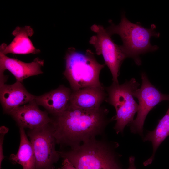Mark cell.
Returning a JSON list of instances; mask_svg holds the SVG:
<instances>
[{
	"mask_svg": "<svg viewBox=\"0 0 169 169\" xmlns=\"http://www.w3.org/2000/svg\"><path fill=\"white\" fill-rule=\"evenodd\" d=\"M108 113L104 107L86 110L68 104L64 111L52 119L57 144L73 148L91 138L104 135L107 126L114 120V117H108Z\"/></svg>",
	"mask_w": 169,
	"mask_h": 169,
	"instance_id": "obj_1",
	"label": "cell"
},
{
	"mask_svg": "<svg viewBox=\"0 0 169 169\" xmlns=\"http://www.w3.org/2000/svg\"><path fill=\"white\" fill-rule=\"evenodd\" d=\"M119 146L104 136L59 153L61 158L67 159L77 169H123L120 160L122 155L117 151Z\"/></svg>",
	"mask_w": 169,
	"mask_h": 169,
	"instance_id": "obj_2",
	"label": "cell"
},
{
	"mask_svg": "<svg viewBox=\"0 0 169 169\" xmlns=\"http://www.w3.org/2000/svg\"><path fill=\"white\" fill-rule=\"evenodd\" d=\"M109 22L110 25L106 29L107 32L111 36L114 34L120 36L123 42L121 46L127 58H132L137 65L141 64L140 55L158 49L157 46L152 45L150 43L151 37L158 38L160 36L155 31L154 24L149 28H146L140 23L131 22L124 13L118 24H115L111 20Z\"/></svg>",
	"mask_w": 169,
	"mask_h": 169,
	"instance_id": "obj_3",
	"label": "cell"
},
{
	"mask_svg": "<svg viewBox=\"0 0 169 169\" xmlns=\"http://www.w3.org/2000/svg\"><path fill=\"white\" fill-rule=\"evenodd\" d=\"M65 59V69L63 74L72 91L87 87H104L100 82L99 76L105 64L99 63L90 50L84 53L69 47Z\"/></svg>",
	"mask_w": 169,
	"mask_h": 169,
	"instance_id": "obj_4",
	"label": "cell"
},
{
	"mask_svg": "<svg viewBox=\"0 0 169 169\" xmlns=\"http://www.w3.org/2000/svg\"><path fill=\"white\" fill-rule=\"evenodd\" d=\"M140 86L134 78L120 84L113 82L105 88L107 93L105 101L115 108L116 120L114 129L117 134H123L125 128L133 120L138 110V105L134 99L133 93Z\"/></svg>",
	"mask_w": 169,
	"mask_h": 169,
	"instance_id": "obj_5",
	"label": "cell"
},
{
	"mask_svg": "<svg viewBox=\"0 0 169 169\" xmlns=\"http://www.w3.org/2000/svg\"><path fill=\"white\" fill-rule=\"evenodd\" d=\"M27 134L34 153L35 169H49L54 167V164L61 157L59 151L55 148L57 143L52 122L36 129L29 130Z\"/></svg>",
	"mask_w": 169,
	"mask_h": 169,
	"instance_id": "obj_6",
	"label": "cell"
},
{
	"mask_svg": "<svg viewBox=\"0 0 169 169\" xmlns=\"http://www.w3.org/2000/svg\"><path fill=\"white\" fill-rule=\"evenodd\" d=\"M90 29L96 33L91 37L89 43L95 48V53L102 55L111 73L113 82L119 83L118 77L121 65L127 58L121 46L115 44L106 29L100 25L94 24Z\"/></svg>",
	"mask_w": 169,
	"mask_h": 169,
	"instance_id": "obj_7",
	"label": "cell"
},
{
	"mask_svg": "<svg viewBox=\"0 0 169 169\" xmlns=\"http://www.w3.org/2000/svg\"><path fill=\"white\" fill-rule=\"evenodd\" d=\"M141 87L133 93L138 100V108L136 118L128 125L130 131L144 136L143 126L149 112L157 105L164 100L169 101V95L162 94L149 81L145 72L141 74Z\"/></svg>",
	"mask_w": 169,
	"mask_h": 169,
	"instance_id": "obj_8",
	"label": "cell"
},
{
	"mask_svg": "<svg viewBox=\"0 0 169 169\" xmlns=\"http://www.w3.org/2000/svg\"><path fill=\"white\" fill-rule=\"evenodd\" d=\"M19 127L34 129L52 122L47 111H42L35 99L9 113Z\"/></svg>",
	"mask_w": 169,
	"mask_h": 169,
	"instance_id": "obj_9",
	"label": "cell"
},
{
	"mask_svg": "<svg viewBox=\"0 0 169 169\" xmlns=\"http://www.w3.org/2000/svg\"><path fill=\"white\" fill-rule=\"evenodd\" d=\"M44 64V60L38 58L27 63L0 53V81L6 80L3 73L7 70L14 76L16 81L22 82L26 78L43 73L41 68Z\"/></svg>",
	"mask_w": 169,
	"mask_h": 169,
	"instance_id": "obj_10",
	"label": "cell"
},
{
	"mask_svg": "<svg viewBox=\"0 0 169 169\" xmlns=\"http://www.w3.org/2000/svg\"><path fill=\"white\" fill-rule=\"evenodd\" d=\"M0 101L5 113L9 114L15 109L35 99V96L28 92L21 82L0 85Z\"/></svg>",
	"mask_w": 169,
	"mask_h": 169,
	"instance_id": "obj_11",
	"label": "cell"
},
{
	"mask_svg": "<svg viewBox=\"0 0 169 169\" xmlns=\"http://www.w3.org/2000/svg\"><path fill=\"white\" fill-rule=\"evenodd\" d=\"M33 33L34 31L30 26L16 27L12 33L14 38L8 45L4 43L1 44L0 53L5 55L8 53L26 54L39 53L40 50L35 47L29 38Z\"/></svg>",
	"mask_w": 169,
	"mask_h": 169,
	"instance_id": "obj_12",
	"label": "cell"
},
{
	"mask_svg": "<svg viewBox=\"0 0 169 169\" xmlns=\"http://www.w3.org/2000/svg\"><path fill=\"white\" fill-rule=\"evenodd\" d=\"M72 93L71 90L61 85L57 88L39 96H35L37 104L44 108L54 116L63 112L66 108Z\"/></svg>",
	"mask_w": 169,
	"mask_h": 169,
	"instance_id": "obj_13",
	"label": "cell"
},
{
	"mask_svg": "<svg viewBox=\"0 0 169 169\" xmlns=\"http://www.w3.org/2000/svg\"><path fill=\"white\" fill-rule=\"evenodd\" d=\"M105 90L104 87H90L72 91L68 104L84 109L99 108L107 97Z\"/></svg>",
	"mask_w": 169,
	"mask_h": 169,
	"instance_id": "obj_14",
	"label": "cell"
},
{
	"mask_svg": "<svg viewBox=\"0 0 169 169\" xmlns=\"http://www.w3.org/2000/svg\"><path fill=\"white\" fill-rule=\"evenodd\" d=\"M169 136V107L166 114L159 121L156 128L152 131H147L142 138L144 142L149 141L151 143L153 150L151 156L144 162V166L152 162L159 146Z\"/></svg>",
	"mask_w": 169,
	"mask_h": 169,
	"instance_id": "obj_15",
	"label": "cell"
},
{
	"mask_svg": "<svg viewBox=\"0 0 169 169\" xmlns=\"http://www.w3.org/2000/svg\"><path fill=\"white\" fill-rule=\"evenodd\" d=\"M20 141L17 153L11 154L9 159L13 163L21 165L23 169H35L36 160L30 141L27 137L24 128L19 127Z\"/></svg>",
	"mask_w": 169,
	"mask_h": 169,
	"instance_id": "obj_16",
	"label": "cell"
},
{
	"mask_svg": "<svg viewBox=\"0 0 169 169\" xmlns=\"http://www.w3.org/2000/svg\"><path fill=\"white\" fill-rule=\"evenodd\" d=\"M8 129L4 126L0 128V169L3 160L4 158L3 151V143L5 135L8 132Z\"/></svg>",
	"mask_w": 169,
	"mask_h": 169,
	"instance_id": "obj_17",
	"label": "cell"
},
{
	"mask_svg": "<svg viewBox=\"0 0 169 169\" xmlns=\"http://www.w3.org/2000/svg\"><path fill=\"white\" fill-rule=\"evenodd\" d=\"M58 169H77L67 159H63L61 166Z\"/></svg>",
	"mask_w": 169,
	"mask_h": 169,
	"instance_id": "obj_18",
	"label": "cell"
},
{
	"mask_svg": "<svg viewBox=\"0 0 169 169\" xmlns=\"http://www.w3.org/2000/svg\"><path fill=\"white\" fill-rule=\"evenodd\" d=\"M135 158L131 156L129 159V167L127 169H136L135 165Z\"/></svg>",
	"mask_w": 169,
	"mask_h": 169,
	"instance_id": "obj_19",
	"label": "cell"
},
{
	"mask_svg": "<svg viewBox=\"0 0 169 169\" xmlns=\"http://www.w3.org/2000/svg\"><path fill=\"white\" fill-rule=\"evenodd\" d=\"M49 169H55V167H54L50 168H49Z\"/></svg>",
	"mask_w": 169,
	"mask_h": 169,
	"instance_id": "obj_20",
	"label": "cell"
}]
</instances>
